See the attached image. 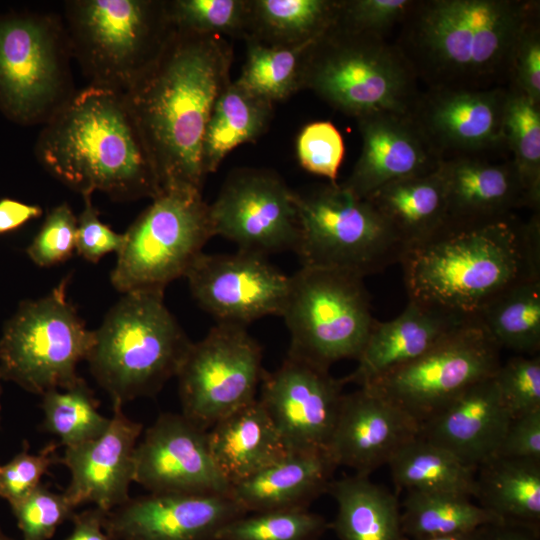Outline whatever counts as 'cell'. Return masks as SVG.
Here are the masks:
<instances>
[{
	"label": "cell",
	"mask_w": 540,
	"mask_h": 540,
	"mask_svg": "<svg viewBox=\"0 0 540 540\" xmlns=\"http://www.w3.org/2000/svg\"><path fill=\"white\" fill-rule=\"evenodd\" d=\"M336 468L325 453L290 452L232 485L228 494L247 514L308 508L312 501L327 493Z\"/></svg>",
	"instance_id": "4316f807"
},
{
	"label": "cell",
	"mask_w": 540,
	"mask_h": 540,
	"mask_svg": "<svg viewBox=\"0 0 540 540\" xmlns=\"http://www.w3.org/2000/svg\"><path fill=\"white\" fill-rule=\"evenodd\" d=\"M470 498L451 492L406 491L400 506L405 537L468 533L501 521Z\"/></svg>",
	"instance_id": "e575fe53"
},
{
	"label": "cell",
	"mask_w": 540,
	"mask_h": 540,
	"mask_svg": "<svg viewBox=\"0 0 540 540\" xmlns=\"http://www.w3.org/2000/svg\"><path fill=\"white\" fill-rule=\"evenodd\" d=\"M437 171L446 201L445 225H473L507 218L529 207L511 157L485 155L442 159Z\"/></svg>",
	"instance_id": "cb8c5ba5"
},
{
	"label": "cell",
	"mask_w": 540,
	"mask_h": 540,
	"mask_svg": "<svg viewBox=\"0 0 540 540\" xmlns=\"http://www.w3.org/2000/svg\"><path fill=\"white\" fill-rule=\"evenodd\" d=\"M502 137L520 176L529 208L540 205V103L507 85Z\"/></svg>",
	"instance_id": "8d00e7d4"
},
{
	"label": "cell",
	"mask_w": 540,
	"mask_h": 540,
	"mask_svg": "<svg viewBox=\"0 0 540 540\" xmlns=\"http://www.w3.org/2000/svg\"><path fill=\"white\" fill-rule=\"evenodd\" d=\"M402 51L384 37L337 23L308 48L301 89L356 119L379 112L410 114L420 93Z\"/></svg>",
	"instance_id": "8992f818"
},
{
	"label": "cell",
	"mask_w": 540,
	"mask_h": 540,
	"mask_svg": "<svg viewBox=\"0 0 540 540\" xmlns=\"http://www.w3.org/2000/svg\"><path fill=\"white\" fill-rule=\"evenodd\" d=\"M494 457L540 462V409L511 418Z\"/></svg>",
	"instance_id": "f907efd6"
},
{
	"label": "cell",
	"mask_w": 540,
	"mask_h": 540,
	"mask_svg": "<svg viewBox=\"0 0 540 540\" xmlns=\"http://www.w3.org/2000/svg\"><path fill=\"white\" fill-rule=\"evenodd\" d=\"M474 540H540V530L529 526L497 521L475 531Z\"/></svg>",
	"instance_id": "db71d44e"
},
{
	"label": "cell",
	"mask_w": 540,
	"mask_h": 540,
	"mask_svg": "<svg viewBox=\"0 0 540 540\" xmlns=\"http://www.w3.org/2000/svg\"><path fill=\"white\" fill-rule=\"evenodd\" d=\"M0 540H15V539L7 536L0 528Z\"/></svg>",
	"instance_id": "9f6ffc18"
},
{
	"label": "cell",
	"mask_w": 540,
	"mask_h": 540,
	"mask_svg": "<svg viewBox=\"0 0 540 540\" xmlns=\"http://www.w3.org/2000/svg\"><path fill=\"white\" fill-rule=\"evenodd\" d=\"M475 531L468 532V533L449 534V535H434V536L407 538V540H474Z\"/></svg>",
	"instance_id": "11a10c76"
},
{
	"label": "cell",
	"mask_w": 540,
	"mask_h": 540,
	"mask_svg": "<svg viewBox=\"0 0 540 540\" xmlns=\"http://www.w3.org/2000/svg\"><path fill=\"white\" fill-rule=\"evenodd\" d=\"M301 266L365 278L399 263L404 245L367 199L342 184L294 191Z\"/></svg>",
	"instance_id": "ba28073f"
},
{
	"label": "cell",
	"mask_w": 540,
	"mask_h": 540,
	"mask_svg": "<svg viewBox=\"0 0 540 540\" xmlns=\"http://www.w3.org/2000/svg\"><path fill=\"white\" fill-rule=\"evenodd\" d=\"M77 223V217L68 204L54 207L27 247L29 258L40 267L68 260L76 247Z\"/></svg>",
	"instance_id": "f6af8a7d"
},
{
	"label": "cell",
	"mask_w": 540,
	"mask_h": 540,
	"mask_svg": "<svg viewBox=\"0 0 540 540\" xmlns=\"http://www.w3.org/2000/svg\"><path fill=\"white\" fill-rule=\"evenodd\" d=\"M469 320L408 301L396 318L375 320L357 366L344 382L364 386L424 355Z\"/></svg>",
	"instance_id": "484cf974"
},
{
	"label": "cell",
	"mask_w": 540,
	"mask_h": 540,
	"mask_svg": "<svg viewBox=\"0 0 540 540\" xmlns=\"http://www.w3.org/2000/svg\"><path fill=\"white\" fill-rule=\"evenodd\" d=\"M143 425L123 412V405L113 404V414L106 430L98 437L66 447L61 462L71 479L64 494L77 507L93 503L106 512L126 503L134 479V452Z\"/></svg>",
	"instance_id": "7402d4cb"
},
{
	"label": "cell",
	"mask_w": 540,
	"mask_h": 540,
	"mask_svg": "<svg viewBox=\"0 0 540 540\" xmlns=\"http://www.w3.org/2000/svg\"><path fill=\"white\" fill-rule=\"evenodd\" d=\"M494 380L511 418L540 409V356L519 355L500 364Z\"/></svg>",
	"instance_id": "7bdbcfd3"
},
{
	"label": "cell",
	"mask_w": 540,
	"mask_h": 540,
	"mask_svg": "<svg viewBox=\"0 0 540 540\" xmlns=\"http://www.w3.org/2000/svg\"><path fill=\"white\" fill-rule=\"evenodd\" d=\"M0 380H1V377H0ZM0 396H1V385H0ZM0 409H1V406H0Z\"/></svg>",
	"instance_id": "6f0895ef"
},
{
	"label": "cell",
	"mask_w": 540,
	"mask_h": 540,
	"mask_svg": "<svg viewBox=\"0 0 540 540\" xmlns=\"http://www.w3.org/2000/svg\"><path fill=\"white\" fill-rule=\"evenodd\" d=\"M246 59L236 80L252 94L271 103L301 89L305 54L313 42L267 45L246 38Z\"/></svg>",
	"instance_id": "74e56055"
},
{
	"label": "cell",
	"mask_w": 540,
	"mask_h": 540,
	"mask_svg": "<svg viewBox=\"0 0 540 540\" xmlns=\"http://www.w3.org/2000/svg\"><path fill=\"white\" fill-rule=\"evenodd\" d=\"M356 120L361 153L342 185L357 197L365 199L392 181L438 168L439 154L410 114L379 112Z\"/></svg>",
	"instance_id": "603a6c76"
},
{
	"label": "cell",
	"mask_w": 540,
	"mask_h": 540,
	"mask_svg": "<svg viewBox=\"0 0 540 540\" xmlns=\"http://www.w3.org/2000/svg\"><path fill=\"white\" fill-rule=\"evenodd\" d=\"M296 152L303 169L336 183L345 146L342 135L331 122L316 121L306 125L297 138Z\"/></svg>",
	"instance_id": "ee69618b"
},
{
	"label": "cell",
	"mask_w": 540,
	"mask_h": 540,
	"mask_svg": "<svg viewBox=\"0 0 540 540\" xmlns=\"http://www.w3.org/2000/svg\"><path fill=\"white\" fill-rule=\"evenodd\" d=\"M64 27L89 85L125 93L159 55L174 25L167 1L71 0Z\"/></svg>",
	"instance_id": "52a82bcc"
},
{
	"label": "cell",
	"mask_w": 540,
	"mask_h": 540,
	"mask_svg": "<svg viewBox=\"0 0 540 540\" xmlns=\"http://www.w3.org/2000/svg\"><path fill=\"white\" fill-rule=\"evenodd\" d=\"M510 420L493 375L469 386L421 423L419 436L477 470L496 455Z\"/></svg>",
	"instance_id": "d4e9b609"
},
{
	"label": "cell",
	"mask_w": 540,
	"mask_h": 540,
	"mask_svg": "<svg viewBox=\"0 0 540 540\" xmlns=\"http://www.w3.org/2000/svg\"><path fill=\"white\" fill-rule=\"evenodd\" d=\"M364 279L303 267L290 276L281 314L290 333L287 355L320 367L360 356L375 318Z\"/></svg>",
	"instance_id": "9c48e42d"
},
{
	"label": "cell",
	"mask_w": 540,
	"mask_h": 540,
	"mask_svg": "<svg viewBox=\"0 0 540 540\" xmlns=\"http://www.w3.org/2000/svg\"><path fill=\"white\" fill-rule=\"evenodd\" d=\"M56 450L57 444L51 442L37 454H32L25 443L21 452L0 466V497L6 499L10 507L34 491L50 466L61 460Z\"/></svg>",
	"instance_id": "bcb514c9"
},
{
	"label": "cell",
	"mask_w": 540,
	"mask_h": 540,
	"mask_svg": "<svg viewBox=\"0 0 540 540\" xmlns=\"http://www.w3.org/2000/svg\"><path fill=\"white\" fill-rule=\"evenodd\" d=\"M328 528L330 523L308 508L277 509L232 520L216 540H319Z\"/></svg>",
	"instance_id": "ab89813d"
},
{
	"label": "cell",
	"mask_w": 540,
	"mask_h": 540,
	"mask_svg": "<svg viewBox=\"0 0 540 540\" xmlns=\"http://www.w3.org/2000/svg\"><path fill=\"white\" fill-rule=\"evenodd\" d=\"M273 103L228 82L212 109L204 134L202 163L206 176L214 173L235 147L253 142L268 128Z\"/></svg>",
	"instance_id": "1f68e13d"
},
{
	"label": "cell",
	"mask_w": 540,
	"mask_h": 540,
	"mask_svg": "<svg viewBox=\"0 0 540 540\" xmlns=\"http://www.w3.org/2000/svg\"><path fill=\"white\" fill-rule=\"evenodd\" d=\"M539 1L417 0L396 45L432 88L507 86L515 43Z\"/></svg>",
	"instance_id": "277c9868"
},
{
	"label": "cell",
	"mask_w": 540,
	"mask_h": 540,
	"mask_svg": "<svg viewBox=\"0 0 540 540\" xmlns=\"http://www.w3.org/2000/svg\"><path fill=\"white\" fill-rule=\"evenodd\" d=\"M208 442L230 487L291 452L257 398L213 425Z\"/></svg>",
	"instance_id": "83f0119b"
},
{
	"label": "cell",
	"mask_w": 540,
	"mask_h": 540,
	"mask_svg": "<svg viewBox=\"0 0 540 540\" xmlns=\"http://www.w3.org/2000/svg\"><path fill=\"white\" fill-rule=\"evenodd\" d=\"M192 296L217 323L247 326L269 315L281 317L290 276L267 257L238 250L202 253L185 275Z\"/></svg>",
	"instance_id": "e0dca14e"
},
{
	"label": "cell",
	"mask_w": 540,
	"mask_h": 540,
	"mask_svg": "<svg viewBox=\"0 0 540 540\" xmlns=\"http://www.w3.org/2000/svg\"><path fill=\"white\" fill-rule=\"evenodd\" d=\"M35 154L58 181L83 197L155 198L159 182L125 94L88 85L46 122Z\"/></svg>",
	"instance_id": "3957f363"
},
{
	"label": "cell",
	"mask_w": 540,
	"mask_h": 540,
	"mask_svg": "<svg viewBox=\"0 0 540 540\" xmlns=\"http://www.w3.org/2000/svg\"><path fill=\"white\" fill-rule=\"evenodd\" d=\"M500 348L475 318L419 358L364 385L419 424L500 366ZM361 387V386H360Z\"/></svg>",
	"instance_id": "4fadbf2b"
},
{
	"label": "cell",
	"mask_w": 540,
	"mask_h": 540,
	"mask_svg": "<svg viewBox=\"0 0 540 540\" xmlns=\"http://www.w3.org/2000/svg\"><path fill=\"white\" fill-rule=\"evenodd\" d=\"M474 498L501 521L540 530V462L489 459L476 470Z\"/></svg>",
	"instance_id": "4dcf8cb0"
},
{
	"label": "cell",
	"mask_w": 540,
	"mask_h": 540,
	"mask_svg": "<svg viewBox=\"0 0 540 540\" xmlns=\"http://www.w3.org/2000/svg\"><path fill=\"white\" fill-rule=\"evenodd\" d=\"M387 465L397 490L475 496L476 470L419 435L400 447Z\"/></svg>",
	"instance_id": "836d02e7"
},
{
	"label": "cell",
	"mask_w": 540,
	"mask_h": 540,
	"mask_svg": "<svg viewBox=\"0 0 540 540\" xmlns=\"http://www.w3.org/2000/svg\"><path fill=\"white\" fill-rule=\"evenodd\" d=\"M38 205L26 204L10 198L0 199V235L15 231L42 215Z\"/></svg>",
	"instance_id": "f5cc1de1"
},
{
	"label": "cell",
	"mask_w": 540,
	"mask_h": 540,
	"mask_svg": "<svg viewBox=\"0 0 540 540\" xmlns=\"http://www.w3.org/2000/svg\"><path fill=\"white\" fill-rule=\"evenodd\" d=\"M75 506L63 493L40 484L12 506L23 540H49L64 521L75 515Z\"/></svg>",
	"instance_id": "b9f144b4"
},
{
	"label": "cell",
	"mask_w": 540,
	"mask_h": 540,
	"mask_svg": "<svg viewBox=\"0 0 540 540\" xmlns=\"http://www.w3.org/2000/svg\"><path fill=\"white\" fill-rule=\"evenodd\" d=\"M345 385L329 369L287 355L264 371L258 399L291 452L327 454Z\"/></svg>",
	"instance_id": "2e32d148"
},
{
	"label": "cell",
	"mask_w": 540,
	"mask_h": 540,
	"mask_svg": "<svg viewBox=\"0 0 540 540\" xmlns=\"http://www.w3.org/2000/svg\"><path fill=\"white\" fill-rule=\"evenodd\" d=\"M399 264L408 301L466 319L510 288L540 278V218L514 215L473 225H445L406 247Z\"/></svg>",
	"instance_id": "7a4b0ae2"
},
{
	"label": "cell",
	"mask_w": 540,
	"mask_h": 540,
	"mask_svg": "<svg viewBox=\"0 0 540 540\" xmlns=\"http://www.w3.org/2000/svg\"><path fill=\"white\" fill-rule=\"evenodd\" d=\"M191 343L166 307L164 291H131L94 331L86 360L112 404L124 405L157 394L176 376Z\"/></svg>",
	"instance_id": "5b68a950"
},
{
	"label": "cell",
	"mask_w": 540,
	"mask_h": 540,
	"mask_svg": "<svg viewBox=\"0 0 540 540\" xmlns=\"http://www.w3.org/2000/svg\"><path fill=\"white\" fill-rule=\"evenodd\" d=\"M106 511L93 507L72 518L73 529L65 540H116L104 526Z\"/></svg>",
	"instance_id": "816d5d0a"
},
{
	"label": "cell",
	"mask_w": 540,
	"mask_h": 540,
	"mask_svg": "<svg viewBox=\"0 0 540 540\" xmlns=\"http://www.w3.org/2000/svg\"><path fill=\"white\" fill-rule=\"evenodd\" d=\"M507 86L488 89L432 88L420 94L411 117L441 160L496 155L502 137Z\"/></svg>",
	"instance_id": "d6986e66"
},
{
	"label": "cell",
	"mask_w": 540,
	"mask_h": 540,
	"mask_svg": "<svg viewBox=\"0 0 540 540\" xmlns=\"http://www.w3.org/2000/svg\"><path fill=\"white\" fill-rule=\"evenodd\" d=\"M85 206L77 218V253L85 260L96 263L105 255L118 253L124 243V234L113 231L99 218L91 197H83Z\"/></svg>",
	"instance_id": "681fc988"
},
{
	"label": "cell",
	"mask_w": 540,
	"mask_h": 540,
	"mask_svg": "<svg viewBox=\"0 0 540 540\" xmlns=\"http://www.w3.org/2000/svg\"><path fill=\"white\" fill-rule=\"evenodd\" d=\"M340 0H251L246 38L267 45L317 40L338 18Z\"/></svg>",
	"instance_id": "d6a6232c"
},
{
	"label": "cell",
	"mask_w": 540,
	"mask_h": 540,
	"mask_svg": "<svg viewBox=\"0 0 540 540\" xmlns=\"http://www.w3.org/2000/svg\"><path fill=\"white\" fill-rule=\"evenodd\" d=\"M213 236L238 250L267 257L295 251L299 223L294 191L276 173L244 168L232 172L209 205Z\"/></svg>",
	"instance_id": "9a60e30c"
},
{
	"label": "cell",
	"mask_w": 540,
	"mask_h": 540,
	"mask_svg": "<svg viewBox=\"0 0 540 540\" xmlns=\"http://www.w3.org/2000/svg\"><path fill=\"white\" fill-rule=\"evenodd\" d=\"M327 493L337 503L330 528L340 540H407L396 494L373 483L369 476L355 473L333 479Z\"/></svg>",
	"instance_id": "f546056e"
},
{
	"label": "cell",
	"mask_w": 540,
	"mask_h": 540,
	"mask_svg": "<svg viewBox=\"0 0 540 540\" xmlns=\"http://www.w3.org/2000/svg\"><path fill=\"white\" fill-rule=\"evenodd\" d=\"M477 319L500 349L537 355L540 350V278L510 288L487 305Z\"/></svg>",
	"instance_id": "d590c367"
},
{
	"label": "cell",
	"mask_w": 540,
	"mask_h": 540,
	"mask_svg": "<svg viewBox=\"0 0 540 540\" xmlns=\"http://www.w3.org/2000/svg\"><path fill=\"white\" fill-rule=\"evenodd\" d=\"M64 22L55 14L0 18V106L14 120L46 123L76 92Z\"/></svg>",
	"instance_id": "7c38bea8"
},
{
	"label": "cell",
	"mask_w": 540,
	"mask_h": 540,
	"mask_svg": "<svg viewBox=\"0 0 540 540\" xmlns=\"http://www.w3.org/2000/svg\"><path fill=\"white\" fill-rule=\"evenodd\" d=\"M175 27L200 34L246 37L249 1L175 0L167 1Z\"/></svg>",
	"instance_id": "60d3db41"
},
{
	"label": "cell",
	"mask_w": 540,
	"mask_h": 540,
	"mask_svg": "<svg viewBox=\"0 0 540 540\" xmlns=\"http://www.w3.org/2000/svg\"><path fill=\"white\" fill-rule=\"evenodd\" d=\"M415 0H340L336 23L348 30L385 38V33L401 24Z\"/></svg>",
	"instance_id": "7dc6e473"
},
{
	"label": "cell",
	"mask_w": 540,
	"mask_h": 540,
	"mask_svg": "<svg viewBox=\"0 0 540 540\" xmlns=\"http://www.w3.org/2000/svg\"><path fill=\"white\" fill-rule=\"evenodd\" d=\"M367 199L404 247L434 235L446 224V201L437 169L392 181Z\"/></svg>",
	"instance_id": "f1b7e54d"
},
{
	"label": "cell",
	"mask_w": 540,
	"mask_h": 540,
	"mask_svg": "<svg viewBox=\"0 0 540 540\" xmlns=\"http://www.w3.org/2000/svg\"><path fill=\"white\" fill-rule=\"evenodd\" d=\"M65 278L48 295L20 304L0 339V377L28 392L43 395L65 389L81 377L77 366L94 342L69 301Z\"/></svg>",
	"instance_id": "30bf717a"
},
{
	"label": "cell",
	"mask_w": 540,
	"mask_h": 540,
	"mask_svg": "<svg viewBox=\"0 0 540 540\" xmlns=\"http://www.w3.org/2000/svg\"><path fill=\"white\" fill-rule=\"evenodd\" d=\"M245 514L229 494L149 493L107 512L104 526L116 540H216Z\"/></svg>",
	"instance_id": "ffe728a7"
},
{
	"label": "cell",
	"mask_w": 540,
	"mask_h": 540,
	"mask_svg": "<svg viewBox=\"0 0 540 540\" xmlns=\"http://www.w3.org/2000/svg\"><path fill=\"white\" fill-rule=\"evenodd\" d=\"M41 396L42 427L65 448L98 437L110 423V417L98 411V402L82 378L71 387L52 389Z\"/></svg>",
	"instance_id": "f35d334b"
},
{
	"label": "cell",
	"mask_w": 540,
	"mask_h": 540,
	"mask_svg": "<svg viewBox=\"0 0 540 540\" xmlns=\"http://www.w3.org/2000/svg\"><path fill=\"white\" fill-rule=\"evenodd\" d=\"M540 11L526 22L513 49L508 85L540 103Z\"/></svg>",
	"instance_id": "c3c4849f"
},
{
	"label": "cell",
	"mask_w": 540,
	"mask_h": 540,
	"mask_svg": "<svg viewBox=\"0 0 540 540\" xmlns=\"http://www.w3.org/2000/svg\"><path fill=\"white\" fill-rule=\"evenodd\" d=\"M134 482L150 493L228 494L212 456L208 430L182 413H162L134 452Z\"/></svg>",
	"instance_id": "ac0fdd59"
},
{
	"label": "cell",
	"mask_w": 540,
	"mask_h": 540,
	"mask_svg": "<svg viewBox=\"0 0 540 540\" xmlns=\"http://www.w3.org/2000/svg\"><path fill=\"white\" fill-rule=\"evenodd\" d=\"M211 237L209 205L202 193L162 191L124 233L111 283L123 294L164 291L185 277Z\"/></svg>",
	"instance_id": "8fae6325"
},
{
	"label": "cell",
	"mask_w": 540,
	"mask_h": 540,
	"mask_svg": "<svg viewBox=\"0 0 540 540\" xmlns=\"http://www.w3.org/2000/svg\"><path fill=\"white\" fill-rule=\"evenodd\" d=\"M419 432L415 419L361 386L344 394L326 453L336 467L370 476Z\"/></svg>",
	"instance_id": "44dd1931"
},
{
	"label": "cell",
	"mask_w": 540,
	"mask_h": 540,
	"mask_svg": "<svg viewBox=\"0 0 540 540\" xmlns=\"http://www.w3.org/2000/svg\"><path fill=\"white\" fill-rule=\"evenodd\" d=\"M262 348L241 325L217 323L192 342L176 377L182 414L204 430L256 399Z\"/></svg>",
	"instance_id": "5bb4252c"
},
{
	"label": "cell",
	"mask_w": 540,
	"mask_h": 540,
	"mask_svg": "<svg viewBox=\"0 0 540 540\" xmlns=\"http://www.w3.org/2000/svg\"><path fill=\"white\" fill-rule=\"evenodd\" d=\"M232 56L222 36L174 26L159 55L124 93L161 192L202 193L204 134L230 82Z\"/></svg>",
	"instance_id": "6da1fadb"
}]
</instances>
